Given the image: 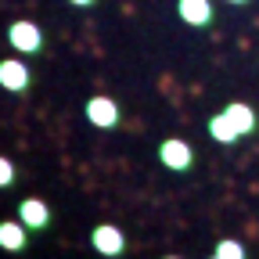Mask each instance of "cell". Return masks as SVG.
Masks as SVG:
<instances>
[{
  "label": "cell",
  "mask_w": 259,
  "mask_h": 259,
  "mask_svg": "<svg viewBox=\"0 0 259 259\" xmlns=\"http://www.w3.org/2000/svg\"><path fill=\"white\" fill-rule=\"evenodd\" d=\"M8 40H11L15 51H22V54H36V51L44 47V32H40V25H32V22H15V25L8 29Z\"/></svg>",
  "instance_id": "6da1fadb"
},
{
  "label": "cell",
  "mask_w": 259,
  "mask_h": 259,
  "mask_svg": "<svg viewBox=\"0 0 259 259\" xmlns=\"http://www.w3.org/2000/svg\"><path fill=\"white\" fill-rule=\"evenodd\" d=\"M158 158L166 162L169 169L184 173V169H191V162H194V151H191V144H187V141H177V137H169V141H162V148H158Z\"/></svg>",
  "instance_id": "7a4b0ae2"
},
{
  "label": "cell",
  "mask_w": 259,
  "mask_h": 259,
  "mask_svg": "<svg viewBox=\"0 0 259 259\" xmlns=\"http://www.w3.org/2000/svg\"><path fill=\"white\" fill-rule=\"evenodd\" d=\"M87 119H90L94 126H101V130H112V126L119 122V108H115L112 97L97 94V97H90V101H87Z\"/></svg>",
  "instance_id": "3957f363"
},
{
  "label": "cell",
  "mask_w": 259,
  "mask_h": 259,
  "mask_svg": "<svg viewBox=\"0 0 259 259\" xmlns=\"http://www.w3.org/2000/svg\"><path fill=\"white\" fill-rule=\"evenodd\" d=\"M90 245H94L97 252H101V255H119V252H122V245H126V238H122V231H119V227L101 223V227H94Z\"/></svg>",
  "instance_id": "277c9868"
},
{
  "label": "cell",
  "mask_w": 259,
  "mask_h": 259,
  "mask_svg": "<svg viewBox=\"0 0 259 259\" xmlns=\"http://www.w3.org/2000/svg\"><path fill=\"white\" fill-rule=\"evenodd\" d=\"M18 220H22L25 227H32V231H44V227L51 223V205H47L44 198H25V202L18 205Z\"/></svg>",
  "instance_id": "5b68a950"
},
{
  "label": "cell",
  "mask_w": 259,
  "mask_h": 259,
  "mask_svg": "<svg viewBox=\"0 0 259 259\" xmlns=\"http://www.w3.org/2000/svg\"><path fill=\"white\" fill-rule=\"evenodd\" d=\"M177 15L187 25H205L212 18V4L209 0H177Z\"/></svg>",
  "instance_id": "8992f818"
},
{
  "label": "cell",
  "mask_w": 259,
  "mask_h": 259,
  "mask_svg": "<svg viewBox=\"0 0 259 259\" xmlns=\"http://www.w3.org/2000/svg\"><path fill=\"white\" fill-rule=\"evenodd\" d=\"M0 83H4V90H25L29 87V69L22 61H0Z\"/></svg>",
  "instance_id": "52a82bcc"
},
{
  "label": "cell",
  "mask_w": 259,
  "mask_h": 259,
  "mask_svg": "<svg viewBox=\"0 0 259 259\" xmlns=\"http://www.w3.org/2000/svg\"><path fill=\"white\" fill-rule=\"evenodd\" d=\"M209 137L220 141V144H234V141L241 137V130L231 122V115H227V112H220V115L209 119Z\"/></svg>",
  "instance_id": "ba28073f"
},
{
  "label": "cell",
  "mask_w": 259,
  "mask_h": 259,
  "mask_svg": "<svg viewBox=\"0 0 259 259\" xmlns=\"http://www.w3.org/2000/svg\"><path fill=\"white\" fill-rule=\"evenodd\" d=\"M0 248H8V252H22L25 248V223L18 220H4L0 223Z\"/></svg>",
  "instance_id": "9c48e42d"
},
{
  "label": "cell",
  "mask_w": 259,
  "mask_h": 259,
  "mask_svg": "<svg viewBox=\"0 0 259 259\" xmlns=\"http://www.w3.org/2000/svg\"><path fill=\"white\" fill-rule=\"evenodd\" d=\"M223 112L231 115V122H234V126L241 130V137H248L252 130H255V112H252V108H248L245 101H231V105H227Z\"/></svg>",
  "instance_id": "30bf717a"
},
{
  "label": "cell",
  "mask_w": 259,
  "mask_h": 259,
  "mask_svg": "<svg viewBox=\"0 0 259 259\" xmlns=\"http://www.w3.org/2000/svg\"><path fill=\"white\" fill-rule=\"evenodd\" d=\"M216 255H220V259H245V245L234 241V238H227V241L216 245Z\"/></svg>",
  "instance_id": "8fae6325"
},
{
  "label": "cell",
  "mask_w": 259,
  "mask_h": 259,
  "mask_svg": "<svg viewBox=\"0 0 259 259\" xmlns=\"http://www.w3.org/2000/svg\"><path fill=\"white\" fill-rule=\"evenodd\" d=\"M15 180V166H11V158H0V187H11Z\"/></svg>",
  "instance_id": "7c38bea8"
},
{
  "label": "cell",
  "mask_w": 259,
  "mask_h": 259,
  "mask_svg": "<svg viewBox=\"0 0 259 259\" xmlns=\"http://www.w3.org/2000/svg\"><path fill=\"white\" fill-rule=\"evenodd\" d=\"M69 4H79V8H87V4H94V0H69Z\"/></svg>",
  "instance_id": "4fadbf2b"
},
{
  "label": "cell",
  "mask_w": 259,
  "mask_h": 259,
  "mask_svg": "<svg viewBox=\"0 0 259 259\" xmlns=\"http://www.w3.org/2000/svg\"><path fill=\"white\" fill-rule=\"evenodd\" d=\"M231 4H245V0H231Z\"/></svg>",
  "instance_id": "5bb4252c"
},
{
  "label": "cell",
  "mask_w": 259,
  "mask_h": 259,
  "mask_svg": "<svg viewBox=\"0 0 259 259\" xmlns=\"http://www.w3.org/2000/svg\"><path fill=\"white\" fill-rule=\"evenodd\" d=\"M209 259H220V255H209Z\"/></svg>",
  "instance_id": "9a60e30c"
},
{
  "label": "cell",
  "mask_w": 259,
  "mask_h": 259,
  "mask_svg": "<svg viewBox=\"0 0 259 259\" xmlns=\"http://www.w3.org/2000/svg\"><path fill=\"white\" fill-rule=\"evenodd\" d=\"M166 259H177V255H166Z\"/></svg>",
  "instance_id": "2e32d148"
}]
</instances>
